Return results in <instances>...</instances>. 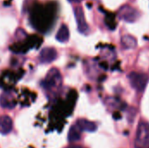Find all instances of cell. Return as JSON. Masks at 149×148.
<instances>
[{
	"label": "cell",
	"mask_w": 149,
	"mask_h": 148,
	"mask_svg": "<svg viewBox=\"0 0 149 148\" xmlns=\"http://www.w3.org/2000/svg\"><path fill=\"white\" fill-rule=\"evenodd\" d=\"M134 148H149V124L146 121H141L138 125Z\"/></svg>",
	"instance_id": "6da1fadb"
},
{
	"label": "cell",
	"mask_w": 149,
	"mask_h": 148,
	"mask_svg": "<svg viewBox=\"0 0 149 148\" xmlns=\"http://www.w3.org/2000/svg\"><path fill=\"white\" fill-rule=\"evenodd\" d=\"M131 86L138 92L145 91L149 81V76L146 73L132 72L127 75Z\"/></svg>",
	"instance_id": "7a4b0ae2"
},
{
	"label": "cell",
	"mask_w": 149,
	"mask_h": 148,
	"mask_svg": "<svg viewBox=\"0 0 149 148\" xmlns=\"http://www.w3.org/2000/svg\"><path fill=\"white\" fill-rule=\"evenodd\" d=\"M62 83V78L58 69L52 68L49 71L45 79L42 81V86L47 91L57 90Z\"/></svg>",
	"instance_id": "3957f363"
},
{
	"label": "cell",
	"mask_w": 149,
	"mask_h": 148,
	"mask_svg": "<svg viewBox=\"0 0 149 148\" xmlns=\"http://www.w3.org/2000/svg\"><path fill=\"white\" fill-rule=\"evenodd\" d=\"M118 17L120 19L127 23H134L141 17V12L135 8L125 4L118 10Z\"/></svg>",
	"instance_id": "277c9868"
},
{
	"label": "cell",
	"mask_w": 149,
	"mask_h": 148,
	"mask_svg": "<svg viewBox=\"0 0 149 148\" xmlns=\"http://www.w3.org/2000/svg\"><path fill=\"white\" fill-rule=\"evenodd\" d=\"M74 15L75 18L77 21V25H78V30L80 33L82 34H86L87 31H89L88 24L86 22L85 15L83 9L80 6H77L74 8Z\"/></svg>",
	"instance_id": "5b68a950"
},
{
	"label": "cell",
	"mask_w": 149,
	"mask_h": 148,
	"mask_svg": "<svg viewBox=\"0 0 149 148\" xmlns=\"http://www.w3.org/2000/svg\"><path fill=\"white\" fill-rule=\"evenodd\" d=\"M57 51L52 47H45L43 48L39 53V61L42 64H48L54 61L57 58Z\"/></svg>",
	"instance_id": "8992f818"
},
{
	"label": "cell",
	"mask_w": 149,
	"mask_h": 148,
	"mask_svg": "<svg viewBox=\"0 0 149 148\" xmlns=\"http://www.w3.org/2000/svg\"><path fill=\"white\" fill-rule=\"evenodd\" d=\"M12 120L7 116V115H3L0 117V133L1 134H8L11 132L12 130Z\"/></svg>",
	"instance_id": "52a82bcc"
},
{
	"label": "cell",
	"mask_w": 149,
	"mask_h": 148,
	"mask_svg": "<svg viewBox=\"0 0 149 148\" xmlns=\"http://www.w3.org/2000/svg\"><path fill=\"white\" fill-rule=\"evenodd\" d=\"M77 126L80 129V131L93 133L97 130V125L92 121H89L85 119H80L76 122Z\"/></svg>",
	"instance_id": "ba28073f"
},
{
	"label": "cell",
	"mask_w": 149,
	"mask_h": 148,
	"mask_svg": "<svg viewBox=\"0 0 149 148\" xmlns=\"http://www.w3.org/2000/svg\"><path fill=\"white\" fill-rule=\"evenodd\" d=\"M69 36H70V33H69V29L67 25L62 24L59 27L56 34V39L60 43H66L69 40Z\"/></svg>",
	"instance_id": "9c48e42d"
},
{
	"label": "cell",
	"mask_w": 149,
	"mask_h": 148,
	"mask_svg": "<svg viewBox=\"0 0 149 148\" xmlns=\"http://www.w3.org/2000/svg\"><path fill=\"white\" fill-rule=\"evenodd\" d=\"M121 45L125 49H134L137 46V40L131 35H124L121 37Z\"/></svg>",
	"instance_id": "30bf717a"
},
{
	"label": "cell",
	"mask_w": 149,
	"mask_h": 148,
	"mask_svg": "<svg viewBox=\"0 0 149 148\" xmlns=\"http://www.w3.org/2000/svg\"><path fill=\"white\" fill-rule=\"evenodd\" d=\"M80 129L77 126V125L72 126L68 133V141L69 142H76L80 139Z\"/></svg>",
	"instance_id": "8fae6325"
},
{
	"label": "cell",
	"mask_w": 149,
	"mask_h": 148,
	"mask_svg": "<svg viewBox=\"0 0 149 148\" xmlns=\"http://www.w3.org/2000/svg\"><path fill=\"white\" fill-rule=\"evenodd\" d=\"M0 104L3 107L5 108H12L15 106V103L13 99H11L9 93H4L0 98Z\"/></svg>",
	"instance_id": "7c38bea8"
},
{
	"label": "cell",
	"mask_w": 149,
	"mask_h": 148,
	"mask_svg": "<svg viewBox=\"0 0 149 148\" xmlns=\"http://www.w3.org/2000/svg\"><path fill=\"white\" fill-rule=\"evenodd\" d=\"M66 148H84V147H80V146H76V145H72V146H69V147H67Z\"/></svg>",
	"instance_id": "4fadbf2b"
},
{
	"label": "cell",
	"mask_w": 149,
	"mask_h": 148,
	"mask_svg": "<svg viewBox=\"0 0 149 148\" xmlns=\"http://www.w3.org/2000/svg\"><path fill=\"white\" fill-rule=\"evenodd\" d=\"M70 3H80V2H82L83 0H68Z\"/></svg>",
	"instance_id": "5bb4252c"
}]
</instances>
